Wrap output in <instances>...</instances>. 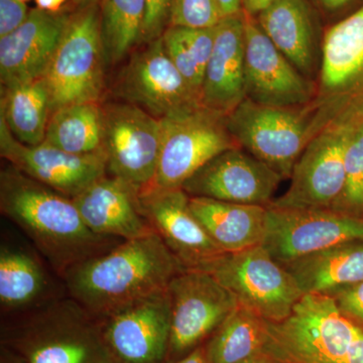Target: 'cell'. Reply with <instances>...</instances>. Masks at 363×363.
<instances>
[{
    "mask_svg": "<svg viewBox=\"0 0 363 363\" xmlns=\"http://www.w3.org/2000/svg\"><path fill=\"white\" fill-rule=\"evenodd\" d=\"M0 363H26V362L20 355L4 346L2 347Z\"/></svg>",
    "mask_w": 363,
    "mask_h": 363,
    "instance_id": "obj_42",
    "label": "cell"
},
{
    "mask_svg": "<svg viewBox=\"0 0 363 363\" xmlns=\"http://www.w3.org/2000/svg\"><path fill=\"white\" fill-rule=\"evenodd\" d=\"M51 113L49 92L42 78L1 86L0 118L21 143H44Z\"/></svg>",
    "mask_w": 363,
    "mask_h": 363,
    "instance_id": "obj_27",
    "label": "cell"
},
{
    "mask_svg": "<svg viewBox=\"0 0 363 363\" xmlns=\"http://www.w3.org/2000/svg\"><path fill=\"white\" fill-rule=\"evenodd\" d=\"M223 16H236L243 13L242 0H217Z\"/></svg>",
    "mask_w": 363,
    "mask_h": 363,
    "instance_id": "obj_39",
    "label": "cell"
},
{
    "mask_svg": "<svg viewBox=\"0 0 363 363\" xmlns=\"http://www.w3.org/2000/svg\"><path fill=\"white\" fill-rule=\"evenodd\" d=\"M269 341L271 322L238 305L205 345L211 363H240L267 352Z\"/></svg>",
    "mask_w": 363,
    "mask_h": 363,
    "instance_id": "obj_29",
    "label": "cell"
},
{
    "mask_svg": "<svg viewBox=\"0 0 363 363\" xmlns=\"http://www.w3.org/2000/svg\"><path fill=\"white\" fill-rule=\"evenodd\" d=\"M171 0H145L142 40L145 45L161 38L169 23Z\"/></svg>",
    "mask_w": 363,
    "mask_h": 363,
    "instance_id": "obj_34",
    "label": "cell"
},
{
    "mask_svg": "<svg viewBox=\"0 0 363 363\" xmlns=\"http://www.w3.org/2000/svg\"><path fill=\"white\" fill-rule=\"evenodd\" d=\"M184 269L155 231L123 240L81 262L63 279L69 297L104 319L126 306L168 290L172 279Z\"/></svg>",
    "mask_w": 363,
    "mask_h": 363,
    "instance_id": "obj_2",
    "label": "cell"
},
{
    "mask_svg": "<svg viewBox=\"0 0 363 363\" xmlns=\"http://www.w3.org/2000/svg\"><path fill=\"white\" fill-rule=\"evenodd\" d=\"M0 154L21 173L70 198L107 174L105 154L79 156L45 143L25 145L16 140L2 118Z\"/></svg>",
    "mask_w": 363,
    "mask_h": 363,
    "instance_id": "obj_17",
    "label": "cell"
},
{
    "mask_svg": "<svg viewBox=\"0 0 363 363\" xmlns=\"http://www.w3.org/2000/svg\"><path fill=\"white\" fill-rule=\"evenodd\" d=\"M171 338L167 362H176L206 342L238 307V298L213 274L184 269L172 279Z\"/></svg>",
    "mask_w": 363,
    "mask_h": 363,
    "instance_id": "obj_10",
    "label": "cell"
},
{
    "mask_svg": "<svg viewBox=\"0 0 363 363\" xmlns=\"http://www.w3.org/2000/svg\"><path fill=\"white\" fill-rule=\"evenodd\" d=\"M160 121L161 152L152 188H182L217 155L240 147L228 130L227 116L202 105L174 112Z\"/></svg>",
    "mask_w": 363,
    "mask_h": 363,
    "instance_id": "obj_7",
    "label": "cell"
},
{
    "mask_svg": "<svg viewBox=\"0 0 363 363\" xmlns=\"http://www.w3.org/2000/svg\"><path fill=\"white\" fill-rule=\"evenodd\" d=\"M267 208L262 247L281 264L343 243L363 241V217L332 209Z\"/></svg>",
    "mask_w": 363,
    "mask_h": 363,
    "instance_id": "obj_12",
    "label": "cell"
},
{
    "mask_svg": "<svg viewBox=\"0 0 363 363\" xmlns=\"http://www.w3.org/2000/svg\"><path fill=\"white\" fill-rule=\"evenodd\" d=\"M71 13L30 9L25 23L0 38L1 86L42 78L62 39Z\"/></svg>",
    "mask_w": 363,
    "mask_h": 363,
    "instance_id": "obj_20",
    "label": "cell"
},
{
    "mask_svg": "<svg viewBox=\"0 0 363 363\" xmlns=\"http://www.w3.org/2000/svg\"><path fill=\"white\" fill-rule=\"evenodd\" d=\"M345 186L332 210L363 217V102L355 104L345 152Z\"/></svg>",
    "mask_w": 363,
    "mask_h": 363,
    "instance_id": "obj_32",
    "label": "cell"
},
{
    "mask_svg": "<svg viewBox=\"0 0 363 363\" xmlns=\"http://www.w3.org/2000/svg\"><path fill=\"white\" fill-rule=\"evenodd\" d=\"M257 18L260 28L279 51L303 75L316 81L321 51L318 47L316 30L308 2L279 0Z\"/></svg>",
    "mask_w": 363,
    "mask_h": 363,
    "instance_id": "obj_23",
    "label": "cell"
},
{
    "mask_svg": "<svg viewBox=\"0 0 363 363\" xmlns=\"http://www.w3.org/2000/svg\"><path fill=\"white\" fill-rule=\"evenodd\" d=\"M106 169L135 189L152 188L161 152V121L128 102L102 104Z\"/></svg>",
    "mask_w": 363,
    "mask_h": 363,
    "instance_id": "obj_11",
    "label": "cell"
},
{
    "mask_svg": "<svg viewBox=\"0 0 363 363\" xmlns=\"http://www.w3.org/2000/svg\"><path fill=\"white\" fill-rule=\"evenodd\" d=\"M140 209L185 269H201L225 253L196 218L182 188L155 189L138 195Z\"/></svg>",
    "mask_w": 363,
    "mask_h": 363,
    "instance_id": "obj_18",
    "label": "cell"
},
{
    "mask_svg": "<svg viewBox=\"0 0 363 363\" xmlns=\"http://www.w3.org/2000/svg\"><path fill=\"white\" fill-rule=\"evenodd\" d=\"M322 4L328 9H337L339 7L343 6L350 0H321Z\"/></svg>",
    "mask_w": 363,
    "mask_h": 363,
    "instance_id": "obj_44",
    "label": "cell"
},
{
    "mask_svg": "<svg viewBox=\"0 0 363 363\" xmlns=\"http://www.w3.org/2000/svg\"><path fill=\"white\" fill-rule=\"evenodd\" d=\"M190 207L224 252H238L262 245L267 231V206L190 197Z\"/></svg>",
    "mask_w": 363,
    "mask_h": 363,
    "instance_id": "obj_24",
    "label": "cell"
},
{
    "mask_svg": "<svg viewBox=\"0 0 363 363\" xmlns=\"http://www.w3.org/2000/svg\"><path fill=\"white\" fill-rule=\"evenodd\" d=\"M101 1L102 0H70L64 7L63 11L69 13H75L88 7L98 6L101 4Z\"/></svg>",
    "mask_w": 363,
    "mask_h": 363,
    "instance_id": "obj_41",
    "label": "cell"
},
{
    "mask_svg": "<svg viewBox=\"0 0 363 363\" xmlns=\"http://www.w3.org/2000/svg\"><path fill=\"white\" fill-rule=\"evenodd\" d=\"M339 310L350 319L363 324V281L328 294Z\"/></svg>",
    "mask_w": 363,
    "mask_h": 363,
    "instance_id": "obj_35",
    "label": "cell"
},
{
    "mask_svg": "<svg viewBox=\"0 0 363 363\" xmlns=\"http://www.w3.org/2000/svg\"><path fill=\"white\" fill-rule=\"evenodd\" d=\"M72 200L97 235L130 240L155 233L143 216L138 193L116 177L106 174Z\"/></svg>",
    "mask_w": 363,
    "mask_h": 363,
    "instance_id": "obj_22",
    "label": "cell"
},
{
    "mask_svg": "<svg viewBox=\"0 0 363 363\" xmlns=\"http://www.w3.org/2000/svg\"><path fill=\"white\" fill-rule=\"evenodd\" d=\"M168 290L101 319L107 346L116 363H164L171 338Z\"/></svg>",
    "mask_w": 363,
    "mask_h": 363,
    "instance_id": "obj_15",
    "label": "cell"
},
{
    "mask_svg": "<svg viewBox=\"0 0 363 363\" xmlns=\"http://www.w3.org/2000/svg\"><path fill=\"white\" fill-rule=\"evenodd\" d=\"M240 363H281L277 358L272 357L269 353L264 352L243 360Z\"/></svg>",
    "mask_w": 363,
    "mask_h": 363,
    "instance_id": "obj_43",
    "label": "cell"
},
{
    "mask_svg": "<svg viewBox=\"0 0 363 363\" xmlns=\"http://www.w3.org/2000/svg\"><path fill=\"white\" fill-rule=\"evenodd\" d=\"M283 266L304 295H328L363 281V241L327 248Z\"/></svg>",
    "mask_w": 363,
    "mask_h": 363,
    "instance_id": "obj_25",
    "label": "cell"
},
{
    "mask_svg": "<svg viewBox=\"0 0 363 363\" xmlns=\"http://www.w3.org/2000/svg\"><path fill=\"white\" fill-rule=\"evenodd\" d=\"M355 104L334 117L298 157L285 194L267 206L331 209L345 186V152Z\"/></svg>",
    "mask_w": 363,
    "mask_h": 363,
    "instance_id": "obj_9",
    "label": "cell"
},
{
    "mask_svg": "<svg viewBox=\"0 0 363 363\" xmlns=\"http://www.w3.org/2000/svg\"><path fill=\"white\" fill-rule=\"evenodd\" d=\"M223 18L217 0H171L169 26L211 28Z\"/></svg>",
    "mask_w": 363,
    "mask_h": 363,
    "instance_id": "obj_33",
    "label": "cell"
},
{
    "mask_svg": "<svg viewBox=\"0 0 363 363\" xmlns=\"http://www.w3.org/2000/svg\"><path fill=\"white\" fill-rule=\"evenodd\" d=\"M245 98L274 107L301 106L318 96L316 81L303 75L272 44L257 18L243 11Z\"/></svg>",
    "mask_w": 363,
    "mask_h": 363,
    "instance_id": "obj_14",
    "label": "cell"
},
{
    "mask_svg": "<svg viewBox=\"0 0 363 363\" xmlns=\"http://www.w3.org/2000/svg\"><path fill=\"white\" fill-rule=\"evenodd\" d=\"M214 37L215 26H168L162 35L164 51L199 100L205 70L213 50Z\"/></svg>",
    "mask_w": 363,
    "mask_h": 363,
    "instance_id": "obj_31",
    "label": "cell"
},
{
    "mask_svg": "<svg viewBox=\"0 0 363 363\" xmlns=\"http://www.w3.org/2000/svg\"><path fill=\"white\" fill-rule=\"evenodd\" d=\"M283 180L267 164L235 147L210 160L182 189L190 197L267 206Z\"/></svg>",
    "mask_w": 363,
    "mask_h": 363,
    "instance_id": "obj_16",
    "label": "cell"
},
{
    "mask_svg": "<svg viewBox=\"0 0 363 363\" xmlns=\"http://www.w3.org/2000/svg\"><path fill=\"white\" fill-rule=\"evenodd\" d=\"M113 91L117 99L136 105L157 119L201 105L164 51L162 37L131 54Z\"/></svg>",
    "mask_w": 363,
    "mask_h": 363,
    "instance_id": "obj_13",
    "label": "cell"
},
{
    "mask_svg": "<svg viewBox=\"0 0 363 363\" xmlns=\"http://www.w3.org/2000/svg\"><path fill=\"white\" fill-rule=\"evenodd\" d=\"M171 363H211V362L208 357L206 345L203 343L202 345L198 346L185 357Z\"/></svg>",
    "mask_w": 363,
    "mask_h": 363,
    "instance_id": "obj_37",
    "label": "cell"
},
{
    "mask_svg": "<svg viewBox=\"0 0 363 363\" xmlns=\"http://www.w3.org/2000/svg\"><path fill=\"white\" fill-rule=\"evenodd\" d=\"M277 1L279 0H242L243 11L255 18Z\"/></svg>",
    "mask_w": 363,
    "mask_h": 363,
    "instance_id": "obj_38",
    "label": "cell"
},
{
    "mask_svg": "<svg viewBox=\"0 0 363 363\" xmlns=\"http://www.w3.org/2000/svg\"><path fill=\"white\" fill-rule=\"evenodd\" d=\"M318 98L340 106L363 102V6L331 26L321 45Z\"/></svg>",
    "mask_w": 363,
    "mask_h": 363,
    "instance_id": "obj_19",
    "label": "cell"
},
{
    "mask_svg": "<svg viewBox=\"0 0 363 363\" xmlns=\"http://www.w3.org/2000/svg\"><path fill=\"white\" fill-rule=\"evenodd\" d=\"M20 1L26 2V1H30V0H20Z\"/></svg>",
    "mask_w": 363,
    "mask_h": 363,
    "instance_id": "obj_45",
    "label": "cell"
},
{
    "mask_svg": "<svg viewBox=\"0 0 363 363\" xmlns=\"http://www.w3.org/2000/svg\"><path fill=\"white\" fill-rule=\"evenodd\" d=\"M267 352L281 363H363V325L329 296L305 294L290 316L271 322Z\"/></svg>",
    "mask_w": 363,
    "mask_h": 363,
    "instance_id": "obj_5",
    "label": "cell"
},
{
    "mask_svg": "<svg viewBox=\"0 0 363 363\" xmlns=\"http://www.w3.org/2000/svg\"><path fill=\"white\" fill-rule=\"evenodd\" d=\"M344 109L318 97L292 107L264 106L245 98L227 116V125L238 147L286 180L313 138Z\"/></svg>",
    "mask_w": 363,
    "mask_h": 363,
    "instance_id": "obj_4",
    "label": "cell"
},
{
    "mask_svg": "<svg viewBox=\"0 0 363 363\" xmlns=\"http://www.w3.org/2000/svg\"><path fill=\"white\" fill-rule=\"evenodd\" d=\"M70 0H35L38 9L48 13H60Z\"/></svg>",
    "mask_w": 363,
    "mask_h": 363,
    "instance_id": "obj_40",
    "label": "cell"
},
{
    "mask_svg": "<svg viewBox=\"0 0 363 363\" xmlns=\"http://www.w3.org/2000/svg\"><path fill=\"white\" fill-rule=\"evenodd\" d=\"M49 276L39 259L16 245L0 247V305L2 312L23 313L52 298Z\"/></svg>",
    "mask_w": 363,
    "mask_h": 363,
    "instance_id": "obj_26",
    "label": "cell"
},
{
    "mask_svg": "<svg viewBox=\"0 0 363 363\" xmlns=\"http://www.w3.org/2000/svg\"><path fill=\"white\" fill-rule=\"evenodd\" d=\"M106 68L100 37V4L72 13L42 77L52 112L67 105L101 102Z\"/></svg>",
    "mask_w": 363,
    "mask_h": 363,
    "instance_id": "obj_6",
    "label": "cell"
},
{
    "mask_svg": "<svg viewBox=\"0 0 363 363\" xmlns=\"http://www.w3.org/2000/svg\"><path fill=\"white\" fill-rule=\"evenodd\" d=\"M0 210L32 240L58 276L118 245L86 225L72 198L21 173L0 172Z\"/></svg>",
    "mask_w": 363,
    "mask_h": 363,
    "instance_id": "obj_1",
    "label": "cell"
},
{
    "mask_svg": "<svg viewBox=\"0 0 363 363\" xmlns=\"http://www.w3.org/2000/svg\"><path fill=\"white\" fill-rule=\"evenodd\" d=\"M30 9L20 0H0V38L18 30L28 18Z\"/></svg>",
    "mask_w": 363,
    "mask_h": 363,
    "instance_id": "obj_36",
    "label": "cell"
},
{
    "mask_svg": "<svg viewBox=\"0 0 363 363\" xmlns=\"http://www.w3.org/2000/svg\"><path fill=\"white\" fill-rule=\"evenodd\" d=\"M102 102L67 105L52 112L45 143L69 154H104Z\"/></svg>",
    "mask_w": 363,
    "mask_h": 363,
    "instance_id": "obj_28",
    "label": "cell"
},
{
    "mask_svg": "<svg viewBox=\"0 0 363 363\" xmlns=\"http://www.w3.org/2000/svg\"><path fill=\"white\" fill-rule=\"evenodd\" d=\"M145 0H102L100 37L106 66H116L140 45Z\"/></svg>",
    "mask_w": 363,
    "mask_h": 363,
    "instance_id": "obj_30",
    "label": "cell"
},
{
    "mask_svg": "<svg viewBox=\"0 0 363 363\" xmlns=\"http://www.w3.org/2000/svg\"><path fill=\"white\" fill-rule=\"evenodd\" d=\"M363 325V324H362Z\"/></svg>",
    "mask_w": 363,
    "mask_h": 363,
    "instance_id": "obj_46",
    "label": "cell"
},
{
    "mask_svg": "<svg viewBox=\"0 0 363 363\" xmlns=\"http://www.w3.org/2000/svg\"><path fill=\"white\" fill-rule=\"evenodd\" d=\"M21 314L2 331V342L26 363H116L101 319L74 298H52Z\"/></svg>",
    "mask_w": 363,
    "mask_h": 363,
    "instance_id": "obj_3",
    "label": "cell"
},
{
    "mask_svg": "<svg viewBox=\"0 0 363 363\" xmlns=\"http://www.w3.org/2000/svg\"><path fill=\"white\" fill-rule=\"evenodd\" d=\"M233 292L238 303L272 323L284 321L304 296L283 264L262 245L225 252L203 267Z\"/></svg>",
    "mask_w": 363,
    "mask_h": 363,
    "instance_id": "obj_8",
    "label": "cell"
},
{
    "mask_svg": "<svg viewBox=\"0 0 363 363\" xmlns=\"http://www.w3.org/2000/svg\"><path fill=\"white\" fill-rule=\"evenodd\" d=\"M245 99L243 13L224 16L215 26L213 50L205 70L200 104L228 116Z\"/></svg>",
    "mask_w": 363,
    "mask_h": 363,
    "instance_id": "obj_21",
    "label": "cell"
}]
</instances>
